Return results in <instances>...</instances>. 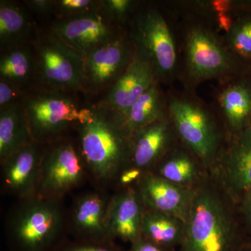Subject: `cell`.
Here are the masks:
<instances>
[{
  "label": "cell",
  "instance_id": "cell-1",
  "mask_svg": "<svg viewBox=\"0 0 251 251\" xmlns=\"http://www.w3.org/2000/svg\"><path fill=\"white\" fill-rule=\"evenodd\" d=\"M249 242L237 204L209 172L195 189L184 239L176 251H246Z\"/></svg>",
  "mask_w": 251,
  "mask_h": 251
},
{
  "label": "cell",
  "instance_id": "cell-2",
  "mask_svg": "<svg viewBox=\"0 0 251 251\" xmlns=\"http://www.w3.org/2000/svg\"><path fill=\"white\" fill-rule=\"evenodd\" d=\"M178 9L183 14L178 77L186 89L193 90L206 80L222 82L234 76L237 57L222 35L198 15L180 6Z\"/></svg>",
  "mask_w": 251,
  "mask_h": 251
},
{
  "label": "cell",
  "instance_id": "cell-3",
  "mask_svg": "<svg viewBox=\"0 0 251 251\" xmlns=\"http://www.w3.org/2000/svg\"><path fill=\"white\" fill-rule=\"evenodd\" d=\"M92 115L75 130V142L90 181L108 191L130 166V137L122 123L93 105Z\"/></svg>",
  "mask_w": 251,
  "mask_h": 251
},
{
  "label": "cell",
  "instance_id": "cell-4",
  "mask_svg": "<svg viewBox=\"0 0 251 251\" xmlns=\"http://www.w3.org/2000/svg\"><path fill=\"white\" fill-rule=\"evenodd\" d=\"M67 213L64 200H17L5 227L9 251H54L67 239Z\"/></svg>",
  "mask_w": 251,
  "mask_h": 251
},
{
  "label": "cell",
  "instance_id": "cell-5",
  "mask_svg": "<svg viewBox=\"0 0 251 251\" xmlns=\"http://www.w3.org/2000/svg\"><path fill=\"white\" fill-rule=\"evenodd\" d=\"M191 91L167 94L168 116L179 141L213 172L227 143V133L219 115Z\"/></svg>",
  "mask_w": 251,
  "mask_h": 251
},
{
  "label": "cell",
  "instance_id": "cell-6",
  "mask_svg": "<svg viewBox=\"0 0 251 251\" xmlns=\"http://www.w3.org/2000/svg\"><path fill=\"white\" fill-rule=\"evenodd\" d=\"M23 106L33 140L44 145L72 136L93 110L82 93L40 88L27 91Z\"/></svg>",
  "mask_w": 251,
  "mask_h": 251
},
{
  "label": "cell",
  "instance_id": "cell-7",
  "mask_svg": "<svg viewBox=\"0 0 251 251\" xmlns=\"http://www.w3.org/2000/svg\"><path fill=\"white\" fill-rule=\"evenodd\" d=\"M135 56L150 64L160 84L178 76V40L166 13L153 3H140L127 27Z\"/></svg>",
  "mask_w": 251,
  "mask_h": 251
},
{
  "label": "cell",
  "instance_id": "cell-8",
  "mask_svg": "<svg viewBox=\"0 0 251 251\" xmlns=\"http://www.w3.org/2000/svg\"><path fill=\"white\" fill-rule=\"evenodd\" d=\"M36 75L32 88L82 93L83 57L48 29L33 41Z\"/></svg>",
  "mask_w": 251,
  "mask_h": 251
},
{
  "label": "cell",
  "instance_id": "cell-9",
  "mask_svg": "<svg viewBox=\"0 0 251 251\" xmlns=\"http://www.w3.org/2000/svg\"><path fill=\"white\" fill-rule=\"evenodd\" d=\"M90 181L74 136L46 144L36 196L64 200Z\"/></svg>",
  "mask_w": 251,
  "mask_h": 251
},
{
  "label": "cell",
  "instance_id": "cell-10",
  "mask_svg": "<svg viewBox=\"0 0 251 251\" xmlns=\"http://www.w3.org/2000/svg\"><path fill=\"white\" fill-rule=\"evenodd\" d=\"M135 57L134 45L128 30L111 42L92 50L83 57L82 94L90 103L92 99L98 100Z\"/></svg>",
  "mask_w": 251,
  "mask_h": 251
},
{
  "label": "cell",
  "instance_id": "cell-11",
  "mask_svg": "<svg viewBox=\"0 0 251 251\" xmlns=\"http://www.w3.org/2000/svg\"><path fill=\"white\" fill-rule=\"evenodd\" d=\"M46 27L83 57L92 50L111 42L127 31L112 22L100 9L78 17L54 20Z\"/></svg>",
  "mask_w": 251,
  "mask_h": 251
},
{
  "label": "cell",
  "instance_id": "cell-12",
  "mask_svg": "<svg viewBox=\"0 0 251 251\" xmlns=\"http://www.w3.org/2000/svg\"><path fill=\"white\" fill-rule=\"evenodd\" d=\"M211 173L238 205L251 191V128L247 127L227 139Z\"/></svg>",
  "mask_w": 251,
  "mask_h": 251
},
{
  "label": "cell",
  "instance_id": "cell-13",
  "mask_svg": "<svg viewBox=\"0 0 251 251\" xmlns=\"http://www.w3.org/2000/svg\"><path fill=\"white\" fill-rule=\"evenodd\" d=\"M111 195L106 190L95 188L74 198L67 213V233L73 239L92 242L112 241L105 224Z\"/></svg>",
  "mask_w": 251,
  "mask_h": 251
},
{
  "label": "cell",
  "instance_id": "cell-14",
  "mask_svg": "<svg viewBox=\"0 0 251 251\" xmlns=\"http://www.w3.org/2000/svg\"><path fill=\"white\" fill-rule=\"evenodd\" d=\"M156 82L150 64L135 56L116 82L92 104L123 125L133 104Z\"/></svg>",
  "mask_w": 251,
  "mask_h": 251
},
{
  "label": "cell",
  "instance_id": "cell-15",
  "mask_svg": "<svg viewBox=\"0 0 251 251\" xmlns=\"http://www.w3.org/2000/svg\"><path fill=\"white\" fill-rule=\"evenodd\" d=\"M44 144L33 141L1 162L3 192L17 200L37 195Z\"/></svg>",
  "mask_w": 251,
  "mask_h": 251
},
{
  "label": "cell",
  "instance_id": "cell-16",
  "mask_svg": "<svg viewBox=\"0 0 251 251\" xmlns=\"http://www.w3.org/2000/svg\"><path fill=\"white\" fill-rule=\"evenodd\" d=\"M145 209L164 213L186 223L195 196V189L181 187L152 172L144 173L135 185Z\"/></svg>",
  "mask_w": 251,
  "mask_h": 251
},
{
  "label": "cell",
  "instance_id": "cell-17",
  "mask_svg": "<svg viewBox=\"0 0 251 251\" xmlns=\"http://www.w3.org/2000/svg\"><path fill=\"white\" fill-rule=\"evenodd\" d=\"M145 211L135 186L115 190L110 198L105 220L110 239L132 244L141 238Z\"/></svg>",
  "mask_w": 251,
  "mask_h": 251
},
{
  "label": "cell",
  "instance_id": "cell-18",
  "mask_svg": "<svg viewBox=\"0 0 251 251\" xmlns=\"http://www.w3.org/2000/svg\"><path fill=\"white\" fill-rule=\"evenodd\" d=\"M178 141L168 116L135 130L130 135V166L151 171Z\"/></svg>",
  "mask_w": 251,
  "mask_h": 251
},
{
  "label": "cell",
  "instance_id": "cell-19",
  "mask_svg": "<svg viewBox=\"0 0 251 251\" xmlns=\"http://www.w3.org/2000/svg\"><path fill=\"white\" fill-rule=\"evenodd\" d=\"M219 82L216 108L228 139L248 126L251 117V87L234 80V76Z\"/></svg>",
  "mask_w": 251,
  "mask_h": 251
},
{
  "label": "cell",
  "instance_id": "cell-20",
  "mask_svg": "<svg viewBox=\"0 0 251 251\" xmlns=\"http://www.w3.org/2000/svg\"><path fill=\"white\" fill-rule=\"evenodd\" d=\"M150 172L173 184L193 190L202 184L209 173L179 140Z\"/></svg>",
  "mask_w": 251,
  "mask_h": 251
},
{
  "label": "cell",
  "instance_id": "cell-21",
  "mask_svg": "<svg viewBox=\"0 0 251 251\" xmlns=\"http://www.w3.org/2000/svg\"><path fill=\"white\" fill-rule=\"evenodd\" d=\"M39 29L36 20L23 2L0 1V52L32 44Z\"/></svg>",
  "mask_w": 251,
  "mask_h": 251
},
{
  "label": "cell",
  "instance_id": "cell-22",
  "mask_svg": "<svg viewBox=\"0 0 251 251\" xmlns=\"http://www.w3.org/2000/svg\"><path fill=\"white\" fill-rule=\"evenodd\" d=\"M156 82L133 104L124 122V130L129 136L133 132L168 117V97Z\"/></svg>",
  "mask_w": 251,
  "mask_h": 251
},
{
  "label": "cell",
  "instance_id": "cell-23",
  "mask_svg": "<svg viewBox=\"0 0 251 251\" xmlns=\"http://www.w3.org/2000/svg\"><path fill=\"white\" fill-rule=\"evenodd\" d=\"M33 141L23 103L0 110V163Z\"/></svg>",
  "mask_w": 251,
  "mask_h": 251
},
{
  "label": "cell",
  "instance_id": "cell-24",
  "mask_svg": "<svg viewBox=\"0 0 251 251\" xmlns=\"http://www.w3.org/2000/svg\"><path fill=\"white\" fill-rule=\"evenodd\" d=\"M36 59L31 44L0 52V79L28 90L34 87Z\"/></svg>",
  "mask_w": 251,
  "mask_h": 251
},
{
  "label": "cell",
  "instance_id": "cell-25",
  "mask_svg": "<svg viewBox=\"0 0 251 251\" xmlns=\"http://www.w3.org/2000/svg\"><path fill=\"white\" fill-rule=\"evenodd\" d=\"M186 223L179 218L164 213L145 209L142 237L155 244L176 250L182 244Z\"/></svg>",
  "mask_w": 251,
  "mask_h": 251
},
{
  "label": "cell",
  "instance_id": "cell-26",
  "mask_svg": "<svg viewBox=\"0 0 251 251\" xmlns=\"http://www.w3.org/2000/svg\"><path fill=\"white\" fill-rule=\"evenodd\" d=\"M236 57H251V19H237L228 32L222 36Z\"/></svg>",
  "mask_w": 251,
  "mask_h": 251
},
{
  "label": "cell",
  "instance_id": "cell-27",
  "mask_svg": "<svg viewBox=\"0 0 251 251\" xmlns=\"http://www.w3.org/2000/svg\"><path fill=\"white\" fill-rule=\"evenodd\" d=\"M142 1L135 0H99L100 11L120 27L127 29Z\"/></svg>",
  "mask_w": 251,
  "mask_h": 251
},
{
  "label": "cell",
  "instance_id": "cell-28",
  "mask_svg": "<svg viewBox=\"0 0 251 251\" xmlns=\"http://www.w3.org/2000/svg\"><path fill=\"white\" fill-rule=\"evenodd\" d=\"M99 9V0H54V20L78 17Z\"/></svg>",
  "mask_w": 251,
  "mask_h": 251
},
{
  "label": "cell",
  "instance_id": "cell-29",
  "mask_svg": "<svg viewBox=\"0 0 251 251\" xmlns=\"http://www.w3.org/2000/svg\"><path fill=\"white\" fill-rule=\"evenodd\" d=\"M54 251H125L115 242H92L66 239Z\"/></svg>",
  "mask_w": 251,
  "mask_h": 251
},
{
  "label": "cell",
  "instance_id": "cell-30",
  "mask_svg": "<svg viewBox=\"0 0 251 251\" xmlns=\"http://www.w3.org/2000/svg\"><path fill=\"white\" fill-rule=\"evenodd\" d=\"M27 90L0 79V110L22 103Z\"/></svg>",
  "mask_w": 251,
  "mask_h": 251
},
{
  "label": "cell",
  "instance_id": "cell-31",
  "mask_svg": "<svg viewBox=\"0 0 251 251\" xmlns=\"http://www.w3.org/2000/svg\"><path fill=\"white\" fill-rule=\"evenodd\" d=\"M23 3L33 17L40 21L53 17L54 21V0H25Z\"/></svg>",
  "mask_w": 251,
  "mask_h": 251
},
{
  "label": "cell",
  "instance_id": "cell-32",
  "mask_svg": "<svg viewBox=\"0 0 251 251\" xmlns=\"http://www.w3.org/2000/svg\"><path fill=\"white\" fill-rule=\"evenodd\" d=\"M145 172L135 167H127L117 177L115 188L118 189L135 186Z\"/></svg>",
  "mask_w": 251,
  "mask_h": 251
},
{
  "label": "cell",
  "instance_id": "cell-33",
  "mask_svg": "<svg viewBox=\"0 0 251 251\" xmlns=\"http://www.w3.org/2000/svg\"><path fill=\"white\" fill-rule=\"evenodd\" d=\"M237 206L243 227L251 240V191L244 196Z\"/></svg>",
  "mask_w": 251,
  "mask_h": 251
},
{
  "label": "cell",
  "instance_id": "cell-34",
  "mask_svg": "<svg viewBox=\"0 0 251 251\" xmlns=\"http://www.w3.org/2000/svg\"><path fill=\"white\" fill-rule=\"evenodd\" d=\"M127 251H176L155 244L145 238H140L135 242L130 244L129 250Z\"/></svg>",
  "mask_w": 251,
  "mask_h": 251
},
{
  "label": "cell",
  "instance_id": "cell-35",
  "mask_svg": "<svg viewBox=\"0 0 251 251\" xmlns=\"http://www.w3.org/2000/svg\"><path fill=\"white\" fill-rule=\"evenodd\" d=\"M246 251H251V240H249V243H248L247 250H246Z\"/></svg>",
  "mask_w": 251,
  "mask_h": 251
},
{
  "label": "cell",
  "instance_id": "cell-36",
  "mask_svg": "<svg viewBox=\"0 0 251 251\" xmlns=\"http://www.w3.org/2000/svg\"><path fill=\"white\" fill-rule=\"evenodd\" d=\"M247 127H249V128H251V117L250 120H249V123H248Z\"/></svg>",
  "mask_w": 251,
  "mask_h": 251
}]
</instances>
